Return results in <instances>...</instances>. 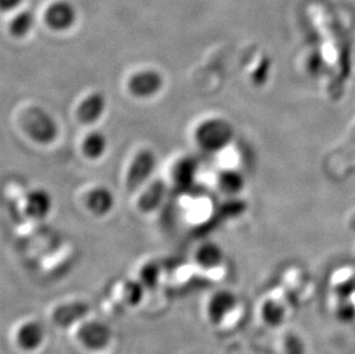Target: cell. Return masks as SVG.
<instances>
[{
    "instance_id": "cell-1",
    "label": "cell",
    "mask_w": 355,
    "mask_h": 354,
    "mask_svg": "<svg viewBox=\"0 0 355 354\" xmlns=\"http://www.w3.org/2000/svg\"><path fill=\"white\" fill-rule=\"evenodd\" d=\"M234 137V130L228 121L223 119H208L196 129L195 138L201 150L214 153L225 150Z\"/></svg>"
},
{
    "instance_id": "cell-2",
    "label": "cell",
    "mask_w": 355,
    "mask_h": 354,
    "mask_svg": "<svg viewBox=\"0 0 355 354\" xmlns=\"http://www.w3.org/2000/svg\"><path fill=\"white\" fill-rule=\"evenodd\" d=\"M22 127L26 134L40 145H49L57 141L59 127L57 121L46 110L31 107L22 115Z\"/></svg>"
},
{
    "instance_id": "cell-3",
    "label": "cell",
    "mask_w": 355,
    "mask_h": 354,
    "mask_svg": "<svg viewBox=\"0 0 355 354\" xmlns=\"http://www.w3.org/2000/svg\"><path fill=\"white\" fill-rule=\"evenodd\" d=\"M157 162L158 159L153 151L144 149L137 152L128 168L125 177L128 190L135 192L146 185L152 175L155 174Z\"/></svg>"
},
{
    "instance_id": "cell-4",
    "label": "cell",
    "mask_w": 355,
    "mask_h": 354,
    "mask_svg": "<svg viewBox=\"0 0 355 354\" xmlns=\"http://www.w3.org/2000/svg\"><path fill=\"white\" fill-rule=\"evenodd\" d=\"M164 85V77L155 69H143L129 78L128 89L138 99H151L159 94Z\"/></svg>"
},
{
    "instance_id": "cell-5",
    "label": "cell",
    "mask_w": 355,
    "mask_h": 354,
    "mask_svg": "<svg viewBox=\"0 0 355 354\" xmlns=\"http://www.w3.org/2000/svg\"><path fill=\"white\" fill-rule=\"evenodd\" d=\"M78 337L80 344L91 351H101L112 341L111 328L101 321H85L80 324Z\"/></svg>"
},
{
    "instance_id": "cell-6",
    "label": "cell",
    "mask_w": 355,
    "mask_h": 354,
    "mask_svg": "<svg viewBox=\"0 0 355 354\" xmlns=\"http://www.w3.org/2000/svg\"><path fill=\"white\" fill-rule=\"evenodd\" d=\"M76 19L78 13L75 7L66 0L55 1L45 12V22L54 31H69Z\"/></svg>"
},
{
    "instance_id": "cell-7",
    "label": "cell",
    "mask_w": 355,
    "mask_h": 354,
    "mask_svg": "<svg viewBox=\"0 0 355 354\" xmlns=\"http://www.w3.org/2000/svg\"><path fill=\"white\" fill-rule=\"evenodd\" d=\"M237 306V298L232 291L215 292L207 304V318L213 324H221Z\"/></svg>"
},
{
    "instance_id": "cell-8",
    "label": "cell",
    "mask_w": 355,
    "mask_h": 354,
    "mask_svg": "<svg viewBox=\"0 0 355 354\" xmlns=\"http://www.w3.org/2000/svg\"><path fill=\"white\" fill-rule=\"evenodd\" d=\"M90 306L80 301H69L54 308L52 320L61 328H69L87 318Z\"/></svg>"
},
{
    "instance_id": "cell-9",
    "label": "cell",
    "mask_w": 355,
    "mask_h": 354,
    "mask_svg": "<svg viewBox=\"0 0 355 354\" xmlns=\"http://www.w3.org/2000/svg\"><path fill=\"white\" fill-rule=\"evenodd\" d=\"M107 108V99L101 92H94L80 101L76 110V117L80 124H96L101 120Z\"/></svg>"
},
{
    "instance_id": "cell-10",
    "label": "cell",
    "mask_w": 355,
    "mask_h": 354,
    "mask_svg": "<svg viewBox=\"0 0 355 354\" xmlns=\"http://www.w3.org/2000/svg\"><path fill=\"white\" fill-rule=\"evenodd\" d=\"M24 208L28 217L34 220H44L50 215L53 208V198L44 189L31 190L26 197Z\"/></svg>"
},
{
    "instance_id": "cell-11",
    "label": "cell",
    "mask_w": 355,
    "mask_h": 354,
    "mask_svg": "<svg viewBox=\"0 0 355 354\" xmlns=\"http://www.w3.org/2000/svg\"><path fill=\"white\" fill-rule=\"evenodd\" d=\"M45 328L37 321H28L19 328L17 332V345L27 352L38 350L45 341Z\"/></svg>"
},
{
    "instance_id": "cell-12",
    "label": "cell",
    "mask_w": 355,
    "mask_h": 354,
    "mask_svg": "<svg viewBox=\"0 0 355 354\" xmlns=\"http://www.w3.org/2000/svg\"><path fill=\"white\" fill-rule=\"evenodd\" d=\"M85 203L91 214L98 217H106L114 208V194L106 187H94L87 194Z\"/></svg>"
},
{
    "instance_id": "cell-13",
    "label": "cell",
    "mask_w": 355,
    "mask_h": 354,
    "mask_svg": "<svg viewBox=\"0 0 355 354\" xmlns=\"http://www.w3.org/2000/svg\"><path fill=\"white\" fill-rule=\"evenodd\" d=\"M167 194V187L161 180H153L150 184L145 185V190L143 191L138 205L143 212H153L160 208L164 203V198Z\"/></svg>"
},
{
    "instance_id": "cell-14",
    "label": "cell",
    "mask_w": 355,
    "mask_h": 354,
    "mask_svg": "<svg viewBox=\"0 0 355 354\" xmlns=\"http://www.w3.org/2000/svg\"><path fill=\"white\" fill-rule=\"evenodd\" d=\"M225 259L223 251L214 242H206L196 252V261L202 269H215L220 267Z\"/></svg>"
},
{
    "instance_id": "cell-15",
    "label": "cell",
    "mask_w": 355,
    "mask_h": 354,
    "mask_svg": "<svg viewBox=\"0 0 355 354\" xmlns=\"http://www.w3.org/2000/svg\"><path fill=\"white\" fill-rule=\"evenodd\" d=\"M198 173V162L193 158H184L178 161L173 171L174 183L181 189H188L195 183Z\"/></svg>"
},
{
    "instance_id": "cell-16",
    "label": "cell",
    "mask_w": 355,
    "mask_h": 354,
    "mask_svg": "<svg viewBox=\"0 0 355 354\" xmlns=\"http://www.w3.org/2000/svg\"><path fill=\"white\" fill-rule=\"evenodd\" d=\"M108 140L101 131H91L82 143V152L87 159L98 160L107 152Z\"/></svg>"
},
{
    "instance_id": "cell-17",
    "label": "cell",
    "mask_w": 355,
    "mask_h": 354,
    "mask_svg": "<svg viewBox=\"0 0 355 354\" xmlns=\"http://www.w3.org/2000/svg\"><path fill=\"white\" fill-rule=\"evenodd\" d=\"M218 187L225 194H236L244 187V180L239 173L228 169L218 175Z\"/></svg>"
},
{
    "instance_id": "cell-18",
    "label": "cell",
    "mask_w": 355,
    "mask_h": 354,
    "mask_svg": "<svg viewBox=\"0 0 355 354\" xmlns=\"http://www.w3.org/2000/svg\"><path fill=\"white\" fill-rule=\"evenodd\" d=\"M146 287L139 280H129L123 284L122 287V297L124 301L131 307H136L144 299Z\"/></svg>"
},
{
    "instance_id": "cell-19",
    "label": "cell",
    "mask_w": 355,
    "mask_h": 354,
    "mask_svg": "<svg viewBox=\"0 0 355 354\" xmlns=\"http://www.w3.org/2000/svg\"><path fill=\"white\" fill-rule=\"evenodd\" d=\"M35 26V15L31 10H24L14 17L10 22V33L15 37L27 36Z\"/></svg>"
},
{
    "instance_id": "cell-20",
    "label": "cell",
    "mask_w": 355,
    "mask_h": 354,
    "mask_svg": "<svg viewBox=\"0 0 355 354\" xmlns=\"http://www.w3.org/2000/svg\"><path fill=\"white\" fill-rule=\"evenodd\" d=\"M138 280L143 283L146 290H155L161 280V267L155 261H150L141 267Z\"/></svg>"
},
{
    "instance_id": "cell-21",
    "label": "cell",
    "mask_w": 355,
    "mask_h": 354,
    "mask_svg": "<svg viewBox=\"0 0 355 354\" xmlns=\"http://www.w3.org/2000/svg\"><path fill=\"white\" fill-rule=\"evenodd\" d=\"M262 315H263L266 322H268L269 324H278V322L282 320V317H283L281 308L278 307L277 304L272 303V301L266 303Z\"/></svg>"
},
{
    "instance_id": "cell-22",
    "label": "cell",
    "mask_w": 355,
    "mask_h": 354,
    "mask_svg": "<svg viewBox=\"0 0 355 354\" xmlns=\"http://www.w3.org/2000/svg\"><path fill=\"white\" fill-rule=\"evenodd\" d=\"M21 3H22V0H0L1 8H3L5 12L17 8V7L20 6Z\"/></svg>"
}]
</instances>
